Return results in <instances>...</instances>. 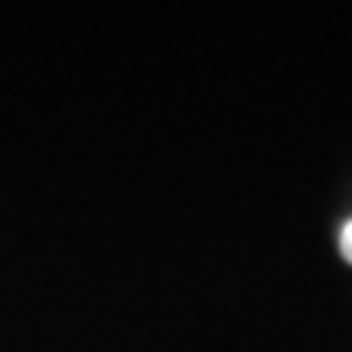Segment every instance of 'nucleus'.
<instances>
[{
  "label": "nucleus",
  "instance_id": "1",
  "mask_svg": "<svg viewBox=\"0 0 352 352\" xmlns=\"http://www.w3.org/2000/svg\"><path fill=\"white\" fill-rule=\"evenodd\" d=\"M340 252H342V258L352 264V222H346L340 232Z\"/></svg>",
  "mask_w": 352,
  "mask_h": 352
}]
</instances>
